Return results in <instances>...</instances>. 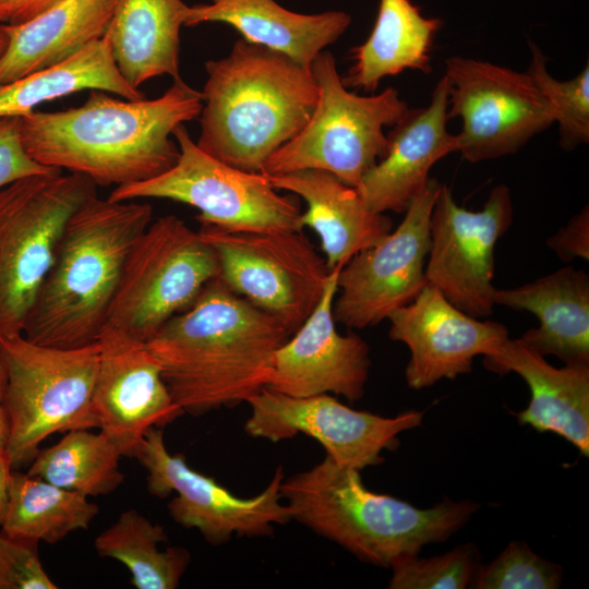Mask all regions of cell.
Masks as SVG:
<instances>
[{
    "mask_svg": "<svg viewBox=\"0 0 589 589\" xmlns=\"http://www.w3.org/2000/svg\"><path fill=\"white\" fill-rule=\"evenodd\" d=\"M387 320L389 338L405 344L410 351L405 376L412 389L469 373L477 356H484L508 337L505 325L462 312L428 283Z\"/></svg>",
    "mask_w": 589,
    "mask_h": 589,
    "instance_id": "d6986e66",
    "label": "cell"
},
{
    "mask_svg": "<svg viewBox=\"0 0 589 589\" xmlns=\"http://www.w3.org/2000/svg\"><path fill=\"white\" fill-rule=\"evenodd\" d=\"M84 89L110 92L130 100L145 98L119 72L105 35L59 64L0 84V118L23 117L43 103Z\"/></svg>",
    "mask_w": 589,
    "mask_h": 589,
    "instance_id": "83f0119b",
    "label": "cell"
},
{
    "mask_svg": "<svg viewBox=\"0 0 589 589\" xmlns=\"http://www.w3.org/2000/svg\"><path fill=\"white\" fill-rule=\"evenodd\" d=\"M153 220L148 203L97 195L68 220L23 326L36 344L79 348L97 341L128 255Z\"/></svg>",
    "mask_w": 589,
    "mask_h": 589,
    "instance_id": "277c9868",
    "label": "cell"
},
{
    "mask_svg": "<svg viewBox=\"0 0 589 589\" xmlns=\"http://www.w3.org/2000/svg\"><path fill=\"white\" fill-rule=\"evenodd\" d=\"M441 184L430 178L397 228L340 268L333 305L336 323L358 329L374 326L417 297L426 284L430 218Z\"/></svg>",
    "mask_w": 589,
    "mask_h": 589,
    "instance_id": "9a60e30c",
    "label": "cell"
},
{
    "mask_svg": "<svg viewBox=\"0 0 589 589\" xmlns=\"http://www.w3.org/2000/svg\"><path fill=\"white\" fill-rule=\"evenodd\" d=\"M531 59L527 70L541 94L549 101L560 129V145L570 152L589 142V67L568 81L554 79L546 69V58L529 43Z\"/></svg>",
    "mask_w": 589,
    "mask_h": 589,
    "instance_id": "1f68e13d",
    "label": "cell"
},
{
    "mask_svg": "<svg viewBox=\"0 0 589 589\" xmlns=\"http://www.w3.org/2000/svg\"><path fill=\"white\" fill-rule=\"evenodd\" d=\"M340 268L329 272L315 309L275 352L267 388L293 397L333 393L351 402L363 396L369 346L354 333L339 334L333 315Z\"/></svg>",
    "mask_w": 589,
    "mask_h": 589,
    "instance_id": "ac0fdd59",
    "label": "cell"
},
{
    "mask_svg": "<svg viewBox=\"0 0 589 589\" xmlns=\"http://www.w3.org/2000/svg\"><path fill=\"white\" fill-rule=\"evenodd\" d=\"M44 569L37 545L0 531V589H57Z\"/></svg>",
    "mask_w": 589,
    "mask_h": 589,
    "instance_id": "e575fe53",
    "label": "cell"
},
{
    "mask_svg": "<svg viewBox=\"0 0 589 589\" xmlns=\"http://www.w3.org/2000/svg\"><path fill=\"white\" fill-rule=\"evenodd\" d=\"M58 170L28 155L21 139L20 117L0 118V190L23 178Z\"/></svg>",
    "mask_w": 589,
    "mask_h": 589,
    "instance_id": "d590c367",
    "label": "cell"
},
{
    "mask_svg": "<svg viewBox=\"0 0 589 589\" xmlns=\"http://www.w3.org/2000/svg\"><path fill=\"white\" fill-rule=\"evenodd\" d=\"M121 457L103 432L71 430L58 443L39 449L26 473L87 497L106 495L123 482Z\"/></svg>",
    "mask_w": 589,
    "mask_h": 589,
    "instance_id": "4dcf8cb0",
    "label": "cell"
},
{
    "mask_svg": "<svg viewBox=\"0 0 589 589\" xmlns=\"http://www.w3.org/2000/svg\"><path fill=\"white\" fill-rule=\"evenodd\" d=\"M97 344L93 405L98 428L121 456L135 458L149 430L164 429L184 412L145 341L106 324Z\"/></svg>",
    "mask_w": 589,
    "mask_h": 589,
    "instance_id": "e0dca14e",
    "label": "cell"
},
{
    "mask_svg": "<svg viewBox=\"0 0 589 589\" xmlns=\"http://www.w3.org/2000/svg\"><path fill=\"white\" fill-rule=\"evenodd\" d=\"M442 25L440 19L423 16L411 0H380L371 34L351 50L344 85L373 93L383 79L405 70L431 73L433 40Z\"/></svg>",
    "mask_w": 589,
    "mask_h": 589,
    "instance_id": "4316f807",
    "label": "cell"
},
{
    "mask_svg": "<svg viewBox=\"0 0 589 589\" xmlns=\"http://www.w3.org/2000/svg\"><path fill=\"white\" fill-rule=\"evenodd\" d=\"M507 185H495L480 211L459 206L452 190L441 184L430 218L428 284L462 312L486 317L495 305L494 249L513 221Z\"/></svg>",
    "mask_w": 589,
    "mask_h": 589,
    "instance_id": "5bb4252c",
    "label": "cell"
},
{
    "mask_svg": "<svg viewBox=\"0 0 589 589\" xmlns=\"http://www.w3.org/2000/svg\"><path fill=\"white\" fill-rule=\"evenodd\" d=\"M484 366L498 374L515 372L529 386L531 398L518 412L521 425L553 432L589 455V364L551 365L519 338L506 337L483 356Z\"/></svg>",
    "mask_w": 589,
    "mask_h": 589,
    "instance_id": "44dd1931",
    "label": "cell"
},
{
    "mask_svg": "<svg viewBox=\"0 0 589 589\" xmlns=\"http://www.w3.org/2000/svg\"><path fill=\"white\" fill-rule=\"evenodd\" d=\"M205 69L196 145L232 167L261 172L312 116L318 92L311 70L243 38Z\"/></svg>",
    "mask_w": 589,
    "mask_h": 589,
    "instance_id": "3957f363",
    "label": "cell"
},
{
    "mask_svg": "<svg viewBox=\"0 0 589 589\" xmlns=\"http://www.w3.org/2000/svg\"><path fill=\"white\" fill-rule=\"evenodd\" d=\"M117 0H61L21 23L0 24L8 44L0 84L59 64L103 38Z\"/></svg>",
    "mask_w": 589,
    "mask_h": 589,
    "instance_id": "d4e9b609",
    "label": "cell"
},
{
    "mask_svg": "<svg viewBox=\"0 0 589 589\" xmlns=\"http://www.w3.org/2000/svg\"><path fill=\"white\" fill-rule=\"evenodd\" d=\"M7 44H8L7 37L0 31V57L3 55V52H4L5 48H7Z\"/></svg>",
    "mask_w": 589,
    "mask_h": 589,
    "instance_id": "ab89813d",
    "label": "cell"
},
{
    "mask_svg": "<svg viewBox=\"0 0 589 589\" xmlns=\"http://www.w3.org/2000/svg\"><path fill=\"white\" fill-rule=\"evenodd\" d=\"M310 70L317 101L305 127L264 164L265 176L303 169L328 171L358 188L364 173L387 152L385 127H394L408 111L397 89L359 95L342 83L332 52L323 50Z\"/></svg>",
    "mask_w": 589,
    "mask_h": 589,
    "instance_id": "52a82bcc",
    "label": "cell"
},
{
    "mask_svg": "<svg viewBox=\"0 0 589 589\" xmlns=\"http://www.w3.org/2000/svg\"><path fill=\"white\" fill-rule=\"evenodd\" d=\"M96 187L58 170L0 190V338L22 334L68 220Z\"/></svg>",
    "mask_w": 589,
    "mask_h": 589,
    "instance_id": "ba28073f",
    "label": "cell"
},
{
    "mask_svg": "<svg viewBox=\"0 0 589 589\" xmlns=\"http://www.w3.org/2000/svg\"><path fill=\"white\" fill-rule=\"evenodd\" d=\"M175 136L177 163L152 179L116 187L107 197L113 202L168 199L200 211L197 220L231 231L302 230L296 196L281 195L262 172H249L203 152L184 124Z\"/></svg>",
    "mask_w": 589,
    "mask_h": 589,
    "instance_id": "9c48e42d",
    "label": "cell"
},
{
    "mask_svg": "<svg viewBox=\"0 0 589 589\" xmlns=\"http://www.w3.org/2000/svg\"><path fill=\"white\" fill-rule=\"evenodd\" d=\"M5 372L0 356V525L3 517L8 489L13 473V467L9 454V426L5 411L2 405Z\"/></svg>",
    "mask_w": 589,
    "mask_h": 589,
    "instance_id": "74e56055",
    "label": "cell"
},
{
    "mask_svg": "<svg viewBox=\"0 0 589 589\" xmlns=\"http://www.w3.org/2000/svg\"><path fill=\"white\" fill-rule=\"evenodd\" d=\"M448 119L460 118L458 152L469 163L517 153L555 122L554 112L528 73L488 61L445 60Z\"/></svg>",
    "mask_w": 589,
    "mask_h": 589,
    "instance_id": "7c38bea8",
    "label": "cell"
},
{
    "mask_svg": "<svg viewBox=\"0 0 589 589\" xmlns=\"http://www.w3.org/2000/svg\"><path fill=\"white\" fill-rule=\"evenodd\" d=\"M219 278L293 334L317 305L329 269L302 230L231 231L202 224Z\"/></svg>",
    "mask_w": 589,
    "mask_h": 589,
    "instance_id": "8fae6325",
    "label": "cell"
},
{
    "mask_svg": "<svg viewBox=\"0 0 589 589\" xmlns=\"http://www.w3.org/2000/svg\"><path fill=\"white\" fill-rule=\"evenodd\" d=\"M219 273L199 231L176 215L152 220L128 255L106 324L147 342Z\"/></svg>",
    "mask_w": 589,
    "mask_h": 589,
    "instance_id": "30bf717a",
    "label": "cell"
},
{
    "mask_svg": "<svg viewBox=\"0 0 589 589\" xmlns=\"http://www.w3.org/2000/svg\"><path fill=\"white\" fill-rule=\"evenodd\" d=\"M188 5L182 0H117L106 32L116 65L137 88L151 79H180V29Z\"/></svg>",
    "mask_w": 589,
    "mask_h": 589,
    "instance_id": "484cf974",
    "label": "cell"
},
{
    "mask_svg": "<svg viewBox=\"0 0 589 589\" xmlns=\"http://www.w3.org/2000/svg\"><path fill=\"white\" fill-rule=\"evenodd\" d=\"M292 519L339 544L359 560L392 568L419 555L429 543L444 542L479 509L476 502L444 498L418 508L366 489L360 470L329 457L281 481Z\"/></svg>",
    "mask_w": 589,
    "mask_h": 589,
    "instance_id": "5b68a950",
    "label": "cell"
},
{
    "mask_svg": "<svg viewBox=\"0 0 589 589\" xmlns=\"http://www.w3.org/2000/svg\"><path fill=\"white\" fill-rule=\"evenodd\" d=\"M61 0H11L0 9V22L21 23Z\"/></svg>",
    "mask_w": 589,
    "mask_h": 589,
    "instance_id": "f35d334b",
    "label": "cell"
},
{
    "mask_svg": "<svg viewBox=\"0 0 589 589\" xmlns=\"http://www.w3.org/2000/svg\"><path fill=\"white\" fill-rule=\"evenodd\" d=\"M98 510L82 493L13 470L0 529L23 542L53 544L87 529Z\"/></svg>",
    "mask_w": 589,
    "mask_h": 589,
    "instance_id": "f1b7e54d",
    "label": "cell"
},
{
    "mask_svg": "<svg viewBox=\"0 0 589 589\" xmlns=\"http://www.w3.org/2000/svg\"><path fill=\"white\" fill-rule=\"evenodd\" d=\"M495 304L527 311L539 320L519 339L541 356L565 364H589V276L562 267L531 283L496 289Z\"/></svg>",
    "mask_w": 589,
    "mask_h": 589,
    "instance_id": "603a6c76",
    "label": "cell"
},
{
    "mask_svg": "<svg viewBox=\"0 0 589 589\" xmlns=\"http://www.w3.org/2000/svg\"><path fill=\"white\" fill-rule=\"evenodd\" d=\"M448 82L443 75L425 107L408 109L387 134L383 158L362 177L357 190L376 213H405L425 189L431 168L458 152L456 134L447 130Z\"/></svg>",
    "mask_w": 589,
    "mask_h": 589,
    "instance_id": "ffe728a7",
    "label": "cell"
},
{
    "mask_svg": "<svg viewBox=\"0 0 589 589\" xmlns=\"http://www.w3.org/2000/svg\"><path fill=\"white\" fill-rule=\"evenodd\" d=\"M562 567L536 554L527 543L512 541L491 563L479 565L471 587L477 589H555Z\"/></svg>",
    "mask_w": 589,
    "mask_h": 589,
    "instance_id": "d6a6232c",
    "label": "cell"
},
{
    "mask_svg": "<svg viewBox=\"0 0 589 589\" xmlns=\"http://www.w3.org/2000/svg\"><path fill=\"white\" fill-rule=\"evenodd\" d=\"M135 458L147 471L151 494L165 498L177 493L168 503L171 518L184 528L197 529L213 545L227 543L232 536H272L274 525L292 520L280 493L281 467L260 494L245 498L192 469L181 454H170L160 428L146 433Z\"/></svg>",
    "mask_w": 589,
    "mask_h": 589,
    "instance_id": "4fadbf2b",
    "label": "cell"
},
{
    "mask_svg": "<svg viewBox=\"0 0 589 589\" xmlns=\"http://www.w3.org/2000/svg\"><path fill=\"white\" fill-rule=\"evenodd\" d=\"M247 402L251 414L244 431L250 436L279 442L303 433L323 445L332 460L360 471L382 464L383 450L398 448V434L423 420L419 410L386 418L354 410L329 394L293 397L267 387Z\"/></svg>",
    "mask_w": 589,
    "mask_h": 589,
    "instance_id": "2e32d148",
    "label": "cell"
},
{
    "mask_svg": "<svg viewBox=\"0 0 589 589\" xmlns=\"http://www.w3.org/2000/svg\"><path fill=\"white\" fill-rule=\"evenodd\" d=\"M548 247L563 262L589 260V207L584 206L569 221L546 241Z\"/></svg>",
    "mask_w": 589,
    "mask_h": 589,
    "instance_id": "8d00e7d4",
    "label": "cell"
},
{
    "mask_svg": "<svg viewBox=\"0 0 589 589\" xmlns=\"http://www.w3.org/2000/svg\"><path fill=\"white\" fill-rule=\"evenodd\" d=\"M163 526L153 524L135 509L123 512L94 542L97 554L123 564L136 589H175L187 570L191 555L180 546L165 550Z\"/></svg>",
    "mask_w": 589,
    "mask_h": 589,
    "instance_id": "f546056e",
    "label": "cell"
},
{
    "mask_svg": "<svg viewBox=\"0 0 589 589\" xmlns=\"http://www.w3.org/2000/svg\"><path fill=\"white\" fill-rule=\"evenodd\" d=\"M84 105L20 117L28 155L80 173L96 185H127L157 177L178 160L173 130L200 117L202 93L181 77L155 99H117L89 91Z\"/></svg>",
    "mask_w": 589,
    "mask_h": 589,
    "instance_id": "6da1fadb",
    "label": "cell"
},
{
    "mask_svg": "<svg viewBox=\"0 0 589 589\" xmlns=\"http://www.w3.org/2000/svg\"><path fill=\"white\" fill-rule=\"evenodd\" d=\"M225 23L251 44L285 53L310 69L325 47L334 44L351 24L345 11L303 14L275 0H211L188 5L184 26Z\"/></svg>",
    "mask_w": 589,
    "mask_h": 589,
    "instance_id": "cb8c5ba5",
    "label": "cell"
},
{
    "mask_svg": "<svg viewBox=\"0 0 589 589\" xmlns=\"http://www.w3.org/2000/svg\"><path fill=\"white\" fill-rule=\"evenodd\" d=\"M5 372L2 405L13 469L35 458L55 433L98 428L93 393L97 341L79 348L44 346L23 334L0 338Z\"/></svg>",
    "mask_w": 589,
    "mask_h": 589,
    "instance_id": "8992f818",
    "label": "cell"
},
{
    "mask_svg": "<svg viewBox=\"0 0 589 589\" xmlns=\"http://www.w3.org/2000/svg\"><path fill=\"white\" fill-rule=\"evenodd\" d=\"M11 0H0V9Z\"/></svg>",
    "mask_w": 589,
    "mask_h": 589,
    "instance_id": "60d3db41",
    "label": "cell"
},
{
    "mask_svg": "<svg viewBox=\"0 0 589 589\" xmlns=\"http://www.w3.org/2000/svg\"><path fill=\"white\" fill-rule=\"evenodd\" d=\"M479 566L473 544H461L438 556L408 557L392 567L390 589H465Z\"/></svg>",
    "mask_w": 589,
    "mask_h": 589,
    "instance_id": "836d02e7",
    "label": "cell"
},
{
    "mask_svg": "<svg viewBox=\"0 0 589 589\" xmlns=\"http://www.w3.org/2000/svg\"><path fill=\"white\" fill-rule=\"evenodd\" d=\"M266 177L275 189L305 201L301 225L318 236L329 271L342 267L393 230L388 216L370 209L357 188L328 171L303 169Z\"/></svg>",
    "mask_w": 589,
    "mask_h": 589,
    "instance_id": "7402d4cb",
    "label": "cell"
},
{
    "mask_svg": "<svg viewBox=\"0 0 589 589\" xmlns=\"http://www.w3.org/2000/svg\"><path fill=\"white\" fill-rule=\"evenodd\" d=\"M291 335L218 276L146 345L175 402L201 416L247 402L266 388L275 352Z\"/></svg>",
    "mask_w": 589,
    "mask_h": 589,
    "instance_id": "7a4b0ae2",
    "label": "cell"
}]
</instances>
